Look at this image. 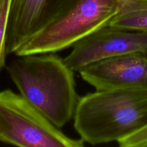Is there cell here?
Listing matches in <instances>:
<instances>
[{
    "instance_id": "cell-1",
    "label": "cell",
    "mask_w": 147,
    "mask_h": 147,
    "mask_svg": "<svg viewBox=\"0 0 147 147\" xmlns=\"http://www.w3.org/2000/svg\"><path fill=\"white\" fill-rule=\"evenodd\" d=\"M5 68L20 94L61 129L74 118L79 96L74 72L55 53L16 56Z\"/></svg>"
},
{
    "instance_id": "cell-2",
    "label": "cell",
    "mask_w": 147,
    "mask_h": 147,
    "mask_svg": "<svg viewBox=\"0 0 147 147\" xmlns=\"http://www.w3.org/2000/svg\"><path fill=\"white\" fill-rule=\"evenodd\" d=\"M73 119L86 143L118 142L147 125V88L87 93L79 98Z\"/></svg>"
},
{
    "instance_id": "cell-3",
    "label": "cell",
    "mask_w": 147,
    "mask_h": 147,
    "mask_svg": "<svg viewBox=\"0 0 147 147\" xmlns=\"http://www.w3.org/2000/svg\"><path fill=\"white\" fill-rule=\"evenodd\" d=\"M122 0H78L64 14L24 42L16 56L56 53L109 24L118 12Z\"/></svg>"
},
{
    "instance_id": "cell-4",
    "label": "cell",
    "mask_w": 147,
    "mask_h": 147,
    "mask_svg": "<svg viewBox=\"0 0 147 147\" xmlns=\"http://www.w3.org/2000/svg\"><path fill=\"white\" fill-rule=\"evenodd\" d=\"M53 124L20 94L0 91V142L22 147H82Z\"/></svg>"
},
{
    "instance_id": "cell-5",
    "label": "cell",
    "mask_w": 147,
    "mask_h": 147,
    "mask_svg": "<svg viewBox=\"0 0 147 147\" xmlns=\"http://www.w3.org/2000/svg\"><path fill=\"white\" fill-rule=\"evenodd\" d=\"M142 50H147V32L107 25L78 42L63 60L79 73L97 62Z\"/></svg>"
},
{
    "instance_id": "cell-6",
    "label": "cell",
    "mask_w": 147,
    "mask_h": 147,
    "mask_svg": "<svg viewBox=\"0 0 147 147\" xmlns=\"http://www.w3.org/2000/svg\"><path fill=\"white\" fill-rule=\"evenodd\" d=\"M79 73L96 90L147 88V50L105 59Z\"/></svg>"
},
{
    "instance_id": "cell-7",
    "label": "cell",
    "mask_w": 147,
    "mask_h": 147,
    "mask_svg": "<svg viewBox=\"0 0 147 147\" xmlns=\"http://www.w3.org/2000/svg\"><path fill=\"white\" fill-rule=\"evenodd\" d=\"M67 11L61 0H12L6 34L7 55Z\"/></svg>"
},
{
    "instance_id": "cell-8",
    "label": "cell",
    "mask_w": 147,
    "mask_h": 147,
    "mask_svg": "<svg viewBox=\"0 0 147 147\" xmlns=\"http://www.w3.org/2000/svg\"><path fill=\"white\" fill-rule=\"evenodd\" d=\"M108 25L147 32V0H122L119 11Z\"/></svg>"
},
{
    "instance_id": "cell-9",
    "label": "cell",
    "mask_w": 147,
    "mask_h": 147,
    "mask_svg": "<svg viewBox=\"0 0 147 147\" xmlns=\"http://www.w3.org/2000/svg\"><path fill=\"white\" fill-rule=\"evenodd\" d=\"M12 0H0V74L6 66L8 55L6 50V34Z\"/></svg>"
},
{
    "instance_id": "cell-10",
    "label": "cell",
    "mask_w": 147,
    "mask_h": 147,
    "mask_svg": "<svg viewBox=\"0 0 147 147\" xmlns=\"http://www.w3.org/2000/svg\"><path fill=\"white\" fill-rule=\"evenodd\" d=\"M121 147H147V125L118 142Z\"/></svg>"
}]
</instances>
